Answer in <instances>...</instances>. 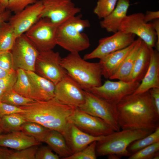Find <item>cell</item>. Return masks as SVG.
Returning a JSON list of instances; mask_svg holds the SVG:
<instances>
[{"mask_svg":"<svg viewBox=\"0 0 159 159\" xmlns=\"http://www.w3.org/2000/svg\"><path fill=\"white\" fill-rule=\"evenodd\" d=\"M116 108L118 122L122 130L153 132L159 127V113L149 90L125 96L117 104Z\"/></svg>","mask_w":159,"mask_h":159,"instance_id":"cell-1","label":"cell"},{"mask_svg":"<svg viewBox=\"0 0 159 159\" xmlns=\"http://www.w3.org/2000/svg\"><path fill=\"white\" fill-rule=\"evenodd\" d=\"M19 107L25 110L19 114L26 121L37 123L61 133L68 117L76 108L63 104L54 98L46 101H35Z\"/></svg>","mask_w":159,"mask_h":159,"instance_id":"cell-2","label":"cell"},{"mask_svg":"<svg viewBox=\"0 0 159 159\" xmlns=\"http://www.w3.org/2000/svg\"><path fill=\"white\" fill-rule=\"evenodd\" d=\"M79 53H70L62 58L60 64L67 73L85 91L102 84V76L99 63L88 62Z\"/></svg>","mask_w":159,"mask_h":159,"instance_id":"cell-3","label":"cell"},{"mask_svg":"<svg viewBox=\"0 0 159 159\" xmlns=\"http://www.w3.org/2000/svg\"><path fill=\"white\" fill-rule=\"evenodd\" d=\"M76 15L57 27V44L71 53H79L88 48L90 43L87 35L82 32L89 27V21Z\"/></svg>","mask_w":159,"mask_h":159,"instance_id":"cell-4","label":"cell"},{"mask_svg":"<svg viewBox=\"0 0 159 159\" xmlns=\"http://www.w3.org/2000/svg\"><path fill=\"white\" fill-rule=\"evenodd\" d=\"M151 131L143 129L122 130L104 136L97 142L96 153L97 156L115 154L120 158L129 157L132 154L128 150L129 145L135 141L151 133Z\"/></svg>","mask_w":159,"mask_h":159,"instance_id":"cell-5","label":"cell"},{"mask_svg":"<svg viewBox=\"0 0 159 159\" xmlns=\"http://www.w3.org/2000/svg\"><path fill=\"white\" fill-rule=\"evenodd\" d=\"M85 101L78 108L93 116L103 120L115 131L120 130L118 122L116 105L84 90Z\"/></svg>","mask_w":159,"mask_h":159,"instance_id":"cell-6","label":"cell"},{"mask_svg":"<svg viewBox=\"0 0 159 159\" xmlns=\"http://www.w3.org/2000/svg\"><path fill=\"white\" fill-rule=\"evenodd\" d=\"M57 26L47 18H41L24 34L39 52L52 50L57 45Z\"/></svg>","mask_w":159,"mask_h":159,"instance_id":"cell-7","label":"cell"},{"mask_svg":"<svg viewBox=\"0 0 159 159\" xmlns=\"http://www.w3.org/2000/svg\"><path fill=\"white\" fill-rule=\"evenodd\" d=\"M118 30L137 35L149 47H155L156 32L152 23L145 21L144 14L142 13L127 15L121 22Z\"/></svg>","mask_w":159,"mask_h":159,"instance_id":"cell-8","label":"cell"},{"mask_svg":"<svg viewBox=\"0 0 159 159\" xmlns=\"http://www.w3.org/2000/svg\"><path fill=\"white\" fill-rule=\"evenodd\" d=\"M62 58L58 52L52 50L39 52L35 64V72L55 85L67 74L61 65Z\"/></svg>","mask_w":159,"mask_h":159,"instance_id":"cell-9","label":"cell"},{"mask_svg":"<svg viewBox=\"0 0 159 159\" xmlns=\"http://www.w3.org/2000/svg\"><path fill=\"white\" fill-rule=\"evenodd\" d=\"M11 52L14 70L21 69L35 72V64L39 52L24 34L16 38Z\"/></svg>","mask_w":159,"mask_h":159,"instance_id":"cell-10","label":"cell"},{"mask_svg":"<svg viewBox=\"0 0 159 159\" xmlns=\"http://www.w3.org/2000/svg\"><path fill=\"white\" fill-rule=\"evenodd\" d=\"M140 83L125 82L120 80L112 81L107 80L100 86L93 87L88 91L116 105L125 97L133 93Z\"/></svg>","mask_w":159,"mask_h":159,"instance_id":"cell-11","label":"cell"},{"mask_svg":"<svg viewBox=\"0 0 159 159\" xmlns=\"http://www.w3.org/2000/svg\"><path fill=\"white\" fill-rule=\"evenodd\" d=\"M110 36L104 37L99 41L97 47L91 52L85 55L83 59L87 60L99 59L116 51L124 49L135 40L136 35L118 30Z\"/></svg>","mask_w":159,"mask_h":159,"instance_id":"cell-12","label":"cell"},{"mask_svg":"<svg viewBox=\"0 0 159 159\" xmlns=\"http://www.w3.org/2000/svg\"><path fill=\"white\" fill-rule=\"evenodd\" d=\"M43 9L42 18H47L58 26L75 16L81 9L72 0H41Z\"/></svg>","mask_w":159,"mask_h":159,"instance_id":"cell-13","label":"cell"},{"mask_svg":"<svg viewBox=\"0 0 159 159\" xmlns=\"http://www.w3.org/2000/svg\"><path fill=\"white\" fill-rule=\"evenodd\" d=\"M68 121L83 131L93 136H106L115 131L103 120L84 112L78 108L68 117Z\"/></svg>","mask_w":159,"mask_h":159,"instance_id":"cell-14","label":"cell"},{"mask_svg":"<svg viewBox=\"0 0 159 159\" xmlns=\"http://www.w3.org/2000/svg\"><path fill=\"white\" fill-rule=\"evenodd\" d=\"M54 98L63 104L77 108L84 102V90L67 73L55 85Z\"/></svg>","mask_w":159,"mask_h":159,"instance_id":"cell-15","label":"cell"},{"mask_svg":"<svg viewBox=\"0 0 159 159\" xmlns=\"http://www.w3.org/2000/svg\"><path fill=\"white\" fill-rule=\"evenodd\" d=\"M43 9L41 0L29 5L10 17L9 22L18 37L24 34L42 18Z\"/></svg>","mask_w":159,"mask_h":159,"instance_id":"cell-16","label":"cell"},{"mask_svg":"<svg viewBox=\"0 0 159 159\" xmlns=\"http://www.w3.org/2000/svg\"><path fill=\"white\" fill-rule=\"evenodd\" d=\"M62 134L73 154L81 150L92 143L102 139L104 136H95L90 135L68 121Z\"/></svg>","mask_w":159,"mask_h":159,"instance_id":"cell-17","label":"cell"},{"mask_svg":"<svg viewBox=\"0 0 159 159\" xmlns=\"http://www.w3.org/2000/svg\"><path fill=\"white\" fill-rule=\"evenodd\" d=\"M136 40L127 47L111 53L100 59L102 76L109 78L116 72L122 62L135 46Z\"/></svg>","mask_w":159,"mask_h":159,"instance_id":"cell-18","label":"cell"},{"mask_svg":"<svg viewBox=\"0 0 159 159\" xmlns=\"http://www.w3.org/2000/svg\"><path fill=\"white\" fill-rule=\"evenodd\" d=\"M140 85L133 93L143 92L153 88H159V53L151 48L150 65Z\"/></svg>","mask_w":159,"mask_h":159,"instance_id":"cell-19","label":"cell"},{"mask_svg":"<svg viewBox=\"0 0 159 159\" xmlns=\"http://www.w3.org/2000/svg\"><path fill=\"white\" fill-rule=\"evenodd\" d=\"M32 84L35 101H46L54 97L55 85L35 72L25 71Z\"/></svg>","mask_w":159,"mask_h":159,"instance_id":"cell-20","label":"cell"},{"mask_svg":"<svg viewBox=\"0 0 159 159\" xmlns=\"http://www.w3.org/2000/svg\"><path fill=\"white\" fill-rule=\"evenodd\" d=\"M41 143L21 131L0 134V147H8L19 150L32 146L39 145Z\"/></svg>","mask_w":159,"mask_h":159,"instance_id":"cell-21","label":"cell"},{"mask_svg":"<svg viewBox=\"0 0 159 159\" xmlns=\"http://www.w3.org/2000/svg\"><path fill=\"white\" fill-rule=\"evenodd\" d=\"M130 6V0H118L112 12L100 21L101 27L109 32L118 31L121 22L127 15Z\"/></svg>","mask_w":159,"mask_h":159,"instance_id":"cell-22","label":"cell"},{"mask_svg":"<svg viewBox=\"0 0 159 159\" xmlns=\"http://www.w3.org/2000/svg\"><path fill=\"white\" fill-rule=\"evenodd\" d=\"M151 48L142 41L135 60L129 82H141L150 65Z\"/></svg>","mask_w":159,"mask_h":159,"instance_id":"cell-23","label":"cell"},{"mask_svg":"<svg viewBox=\"0 0 159 159\" xmlns=\"http://www.w3.org/2000/svg\"><path fill=\"white\" fill-rule=\"evenodd\" d=\"M136 43L115 73L109 79H118L129 82L130 77L136 57L142 40L139 38L136 40Z\"/></svg>","mask_w":159,"mask_h":159,"instance_id":"cell-24","label":"cell"},{"mask_svg":"<svg viewBox=\"0 0 159 159\" xmlns=\"http://www.w3.org/2000/svg\"><path fill=\"white\" fill-rule=\"evenodd\" d=\"M44 142L59 157L63 159H65L73 154L68 147L63 135L57 131L50 130Z\"/></svg>","mask_w":159,"mask_h":159,"instance_id":"cell-25","label":"cell"},{"mask_svg":"<svg viewBox=\"0 0 159 159\" xmlns=\"http://www.w3.org/2000/svg\"><path fill=\"white\" fill-rule=\"evenodd\" d=\"M16 71L17 78L13 90L24 97L35 100L33 87L25 70L18 69Z\"/></svg>","mask_w":159,"mask_h":159,"instance_id":"cell-26","label":"cell"},{"mask_svg":"<svg viewBox=\"0 0 159 159\" xmlns=\"http://www.w3.org/2000/svg\"><path fill=\"white\" fill-rule=\"evenodd\" d=\"M17 38L9 22H3L0 26V52L11 51Z\"/></svg>","mask_w":159,"mask_h":159,"instance_id":"cell-27","label":"cell"},{"mask_svg":"<svg viewBox=\"0 0 159 159\" xmlns=\"http://www.w3.org/2000/svg\"><path fill=\"white\" fill-rule=\"evenodd\" d=\"M26 121L19 113L6 115L0 118V127L3 131L9 132L21 131L22 125Z\"/></svg>","mask_w":159,"mask_h":159,"instance_id":"cell-28","label":"cell"},{"mask_svg":"<svg viewBox=\"0 0 159 159\" xmlns=\"http://www.w3.org/2000/svg\"><path fill=\"white\" fill-rule=\"evenodd\" d=\"M51 130L37 123L27 121L21 126V131L34 138L38 141L44 142L45 139Z\"/></svg>","mask_w":159,"mask_h":159,"instance_id":"cell-29","label":"cell"},{"mask_svg":"<svg viewBox=\"0 0 159 159\" xmlns=\"http://www.w3.org/2000/svg\"><path fill=\"white\" fill-rule=\"evenodd\" d=\"M159 141V127L147 136L136 140L130 144L127 149L132 154Z\"/></svg>","mask_w":159,"mask_h":159,"instance_id":"cell-30","label":"cell"},{"mask_svg":"<svg viewBox=\"0 0 159 159\" xmlns=\"http://www.w3.org/2000/svg\"><path fill=\"white\" fill-rule=\"evenodd\" d=\"M35 100L24 97L14 91L13 89L4 92L1 102L15 106H26Z\"/></svg>","mask_w":159,"mask_h":159,"instance_id":"cell-31","label":"cell"},{"mask_svg":"<svg viewBox=\"0 0 159 159\" xmlns=\"http://www.w3.org/2000/svg\"><path fill=\"white\" fill-rule=\"evenodd\" d=\"M118 0H98L93 12L99 19L109 15L115 8Z\"/></svg>","mask_w":159,"mask_h":159,"instance_id":"cell-32","label":"cell"},{"mask_svg":"<svg viewBox=\"0 0 159 159\" xmlns=\"http://www.w3.org/2000/svg\"><path fill=\"white\" fill-rule=\"evenodd\" d=\"M159 151V141L150 145L132 154L128 159H153Z\"/></svg>","mask_w":159,"mask_h":159,"instance_id":"cell-33","label":"cell"},{"mask_svg":"<svg viewBox=\"0 0 159 159\" xmlns=\"http://www.w3.org/2000/svg\"><path fill=\"white\" fill-rule=\"evenodd\" d=\"M97 141H94L81 150L72 154L65 159H96Z\"/></svg>","mask_w":159,"mask_h":159,"instance_id":"cell-34","label":"cell"},{"mask_svg":"<svg viewBox=\"0 0 159 159\" xmlns=\"http://www.w3.org/2000/svg\"><path fill=\"white\" fill-rule=\"evenodd\" d=\"M39 146L33 145L21 150L12 151L9 159H35Z\"/></svg>","mask_w":159,"mask_h":159,"instance_id":"cell-35","label":"cell"},{"mask_svg":"<svg viewBox=\"0 0 159 159\" xmlns=\"http://www.w3.org/2000/svg\"><path fill=\"white\" fill-rule=\"evenodd\" d=\"M37 0H9L7 7L8 10L15 14L22 10L28 6L35 3Z\"/></svg>","mask_w":159,"mask_h":159,"instance_id":"cell-36","label":"cell"},{"mask_svg":"<svg viewBox=\"0 0 159 159\" xmlns=\"http://www.w3.org/2000/svg\"><path fill=\"white\" fill-rule=\"evenodd\" d=\"M17 78V72L16 70H14L7 76L0 79V89L4 92L12 89Z\"/></svg>","mask_w":159,"mask_h":159,"instance_id":"cell-37","label":"cell"},{"mask_svg":"<svg viewBox=\"0 0 159 159\" xmlns=\"http://www.w3.org/2000/svg\"><path fill=\"white\" fill-rule=\"evenodd\" d=\"M52 150L47 145L38 147L35 155V159H59V156L52 152Z\"/></svg>","mask_w":159,"mask_h":159,"instance_id":"cell-38","label":"cell"},{"mask_svg":"<svg viewBox=\"0 0 159 159\" xmlns=\"http://www.w3.org/2000/svg\"><path fill=\"white\" fill-rule=\"evenodd\" d=\"M0 67L8 71L15 70L11 51L0 52Z\"/></svg>","mask_w":159,"mask_h":159,"instance_id":"cell-39","label":"cell"},{"mask_svg":"<svg viewBox=\"0 0 159 159\" xmlns=\"http://www.w3.org/2000/svg\"><path fill=\"white\" fill-rule=\"evenodd\" d=\"M25 111V110L19 106L0 102V118L4 115L19 114Z\"/></svg>","mask_w":159,"mask_h":159,"instance_id":"cell-40","label":"cell"},{"mask_svg":"<svg viewBox=\"0 0 159 159\" xmlns=\"http://www.w3.org/2000/svg\"><path fill=\"white\" fill-rule=\"evenodd\" d=\"M149 91L157 111L159 113V88H152Z\"/></svg>","mask_w":159,"mask_h":159,"instance_id":"cell-41","label":"cell"},{"mask_svg":"<svg viewBox=\"0 0 159 159\" xmlns=\"http://www.w3.org/2000/svg\"><path fill=\"white\" fill-rule=\"evenodd\" d=\"M159 18V11H147L145 14H144L145 21L148 23L152 21L158 19Z\"/></svg>","mask_w":159,"mask_h":159,"instance_id":"cell-42","label":"cell"},{"mask_svg":"<svg viewBox=\"0 0 159 159\" xmlns=\"http://www.w3.org/2000/svg\"><path fill=\"white\" fill-rule=\"evenodd\" d=\"M153 28L156 32L157 40L155 45V48L158 51H159V19L153 21L152 23Z\"/></svg>","mask_w":159,"mask_h":159,"instance_id":"cell-43","label":"cell"},{"mask_svg":"<svg viewBox=\"0 0 159 159\" xmlns=\"http://www.w3.org/2000/svg\"><path fill=\"white\" fill-rule=\"evenodd\" d=\"M11 13L10 11L7 10L0 14V26L3 22L9 20L11 16Z\"/></svg>","mask_w":159,"mask_h":159,"instance_id":"cell-44","label":"cell"},{"mask_svg":"<svg viewBox=\"0 0 159 159\" xmlns=\"http://www.w3.org/2000/svg\"><path fill=\"white\" fill-rule=\"evenodd\" d=\"M12 150L0 147V159H9Z\"/></svg>","mask_w":159,"mask_h":159,"instance_id":"cell-45","label":"cell"},{"mask_svg":"<svg viewBox=\"0 0 159 159\" xmlns=\"http://www.w3.org/2000/svg\"><path fill=\"white\" fill-rule=\"evenodd\" d=\"M14 71L6 70L0 67V79L7 76Z\"/></svg>","mask_w":159,"mask_h":159,"instance_id":"cell-46","label":"cell"},{"mask_svg":"<svg viewBox=\"0 0 159 159\" xmlns=\"http://www.w3.org/2000/svg\"><path fill=\"white\" fill-rule=\"evenodd\" d=\"M9 0H0V4L5 9L7 7Z\"/></svg>","mask_w":159,"mask_h":159,"instance_id":"cell-47","label":"cell"},{"mask_svg":"<svg viewBox=\"0 0 159 159\" xmlns=\"http://www.w3.org/2000/svg\"><path fill=\"white\" fill-rule=\"evenodd\" d=\"M107 156L108 158L109 159H119L120 158L117 155L115 154H110Z\"/></svg>","mask_w":159,"mask_h":159,"instance_id":"cell-48","label":"cell"},{"mask_svg":"<svg viewBox=\"0 0 159 159\" xmlns=\"http://www.w3.org/2000/svg\"><path fill=\"white\" fill-rule=\"evenodd\" d=\"M6 9L0 4V14L4 11L6 10Z\"/></svg>","mask_w":159,"mask_h":159,"instance_id":"cell-49","label":"cell"},{"mask_svg":"<svg viewBox=\"0 0 159 159\" xmlns=\"http://www.w3.org/2000/svg\"><path fill=\"white\" fill-rule=\"evenodd\" d=\"M159 158V151L155 154L153 159H158Z\"/></svg>","mask_w":159,"mask_h":159,"instance_id":"cell-50","label":"cell"},{"mask_svg":"<svg viewBox=\"0 0 159 159\" xmlns=\"http://www.w3.org/2000/svg\"><path fill=\"white\" fill-rule=\"evenodd\" d=\"M4 92V91L0 89V102L1 101V99Z\"/></svg>","mask_w":159,"mask_h":159,"instance_id":"cell-51","label":"cell"},{"mask_svg":"<svg viewBox=\"0 0 159 159\" xmlns=\"http://www.w3.org/2000/svg\"><path fill=\"white\" fill-rule=\"evenodd\" d=\"M3 132V130L0 127V134Z\"/></svg>","mask_w":159,"mask_h":159,"instance_id":"cell-52","label":"cell"},{"mask_svg":"<svg viewBox=\"0 0 159 159\" xmlns=\"http://www.w3.org/2000/svg\"></svg>","mask_w":159,"mask_h":159,"instance_id":"cell-53","label":"cell"}]
</instances>
